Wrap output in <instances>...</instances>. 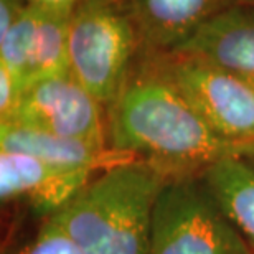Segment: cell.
Here are the masks:
<instances>
[{
  "label": "cell",
  "instance_id": "8992f818",
  "mask_svg": "<svg viewBox=\"0 0 254 254\" xmlns=\"http://www.w3.org/2000/svg\"><path fill=\"white\" fill-rule=\"evenodd\" d=\"M101 108L104 106L69 71L27 86L8 123L106 147L108 130Z\"/></svg>",
  "mask_w": 254,
  "mask_h": 254
},
{
  "label": "cell",
  "instance_id": "7a4b0ae2",
  "mask_svg": "<svg viewBox=\"0 0 254 254\" xmlns=\"http://www.w3.org/2000/svg\"><path fill=\"white\" fill-rule=\"evenodd\" d=\"M169 179L150 162L126 155L50 216L84 254H149L154 205Z\"/></svg>",
  "mask_w": 254,
  "mask_h": 254
},
{
  "label": "cell",
  "instance_id": "9a60e30c",
  "mask_svg": "<svg viewBox=\"0 0 254 254\" xmlns=\"http://www.w3.org/2000/svg\"><path fill=\"white\" fill-rule=\"evenodd\" d=\"M25 0H0V37L7 33L25 7Z\"/></svg>",
  "mask_w": 254,
  "mask_h": 254
},
{
  "label": "cell",
  "instance_id": "9c48e42d",
  "mask_svg": "<svg viewBox=\"0 0 254 254\" xmlns=\"http://www.w3.org/2000/svg\"><path fill=\"white\" fill-rule=\"evenodd\" d=\"M175 52L201 55L254 86V7L223 10Z\"/></svg>",
  "mask_w": 254,
  "mask_h": 254
},
{
  "label": "cell",
  "instance_id": "4fadbf2b",
  "mask_svg": "<svg viewBox=\"0 0 254 254\" xmlns=\"http://www.w3.org/2000/svg\"><path fill=\"white\" fill-rule=\"evenodd\" d=\"M15 254H84L64 228L48 216L47 223L32 243Z\"/></svg>",
  "mask_w": 254,
  "mask_h": 254
},
{
  "label": "cell",
  "instance_id": "277c9868",
  "mask_svg": "<svg viewBox=\"0 0 254 254\" xmlns=\"http://www.w3.org/2000/svg\"><path fill=\"white\" fill-rule=\"evenodd\" d=\"M149 254H253L198 175L170 177L157 195Z\"/></svg>",
  "mask_w": 254,
  "mask_h": 254
},
{
  "label": "cell",
  "instance_id": "5bb4252c",
  "mask_svg": "<svg viewBox=\"0 0 254 254\" xmlns=\"http://www.w3.org/2000/svg\"><path fill=\"white\" fill-rule=\"evenodd\" d=\"M79 0H25L30 7H35L43 12L62 15V17H71Z\"/></svg>",
  "mask_w": 254,
  "mask_h": 254
},
{
  "label": "cell",
  "instance_id": "52a82bcc",
  "mask_svg": "<svg viewBox=\"0 0 254 254\" xmlns=\"http://www.w3.org/2000/svg\"><path fill=\"white\" fill-rule=\"evenodd\" d=\"M94 174L48 164L22 152L0 150V198L2 203L27 200L37 213L53 215Z\"/></svg>",
  "mask_w": 254,
  "mask_h": 254
},
{
  "label": "cell",
  "instance_id": "3957f363",
  "mask_svg": "<svg viewBox=\"0 0 254 254\" xmlns=\"http://www.w3.org/2000/svg\"><path fill=\"white\" fill-rule=\"evenodd\" d=\"M140 50L127 0H79L69 17V71L104 108L124 88Z\"/></svg>",
  "mask_w": 254,
  "mask_h": 254
},
{
  "label": "cell",
  "instance_id": "8fae6325",
  "mask_svg": "<svg viewBox=\"0 0 254 254\" xmlns=\"http://www.w3.org/2000/svg\"><path fill=\"white\" fill-rule=\"evenodd\" d=\"M200 177L254 253V154L226 157Z\"/></svg>",
  "mask_w": 254,
  "mask_h": 254
},
{
  "label": "cell",
  "instance_id": "6da1fadb",
  "mask_svg": "<svg viewBox=\"0 0 254 254\" xmlns=\"http://www.w3.org/2000/svg\"><path fill=\"white\" fill-rule=\"evenodd\" d=\"M108 111L111 150L150 162L169 177L198 175L226 157L254 154V144L218 135L142 52Z\"/></svg>",
  "mask_w": 254,
  "mask_h": 254
},
{
  "label": "cell",
  "instance_id": "5b68a950",
  "mask_svg": "<svg viewBox=\"0 0 254 254\" xmlns=\"http://www.w3.org/2000/svg\"><path fill=\"white\" fill-rule=\"evenodd\" d=\"M147 55L218 135L238 144H254L251 83L196 53Z\"/></svg>",
  "mask_w": 254,
  "mask_h": 254
},
{
  "label": "cell",
  "instance_id": "2e32d148",
  "mask_svg": "<svg viewBox=\"0 0 254 254\" xmlns=\"http://www.w3.org/2000/svg\"><path fill=\"white\" fill-rule=\"evenodd\" d=\"M243 5H251V7H254V0H243Z\"/></svg>",
  "mask_w": 254,
  "mask_h": 254
},
{
  "label": "cell",
  "instance_id": "ba28073f",
  "mask_svg": "<svg viewBox=\"0 0 254 254\" xmlns=\"http://www.w3.org/2000/svg\"><path fill=\"white\" fill-rule=\"evenodd\" d=\"M144 53L179 50L213 17L243 0H127Z\"/></svg>",
  "mask_w": 254,
  "mask_h": 254
},
{
  "label": "cell",
  "instance_id": "30bf717a",
  "mask_svg": "<svg viewBox=\"0 0 254 254\" xmlns=\"http://www.w3.org/2000/svg\"><path fill=\"white\" fill-rule=\"evenodd\" d=\"M0 150L22 152L58 167L89 172H99L126 157L106 147L66 139L15 123H0Z\"/></svg>",
  "mask_w": 254,
  "mask_h": 254
},
{
  "label": "cell",
  "instance_id": "7c38bea8",
  "mask_svg": "<svg viewBox=\"0 0 254 254\" xmlns=\"http://www.w3.org/2000/svg\"><path fill=\"white\" fill-rule=\"evenodd\" d=\"M27 62L23 69V89L35 81L69 73L68 35L69 17L35 8Z\"/></svg>",
  "mask_w": 254,
  "mask_h": 254
}]
</instances>
